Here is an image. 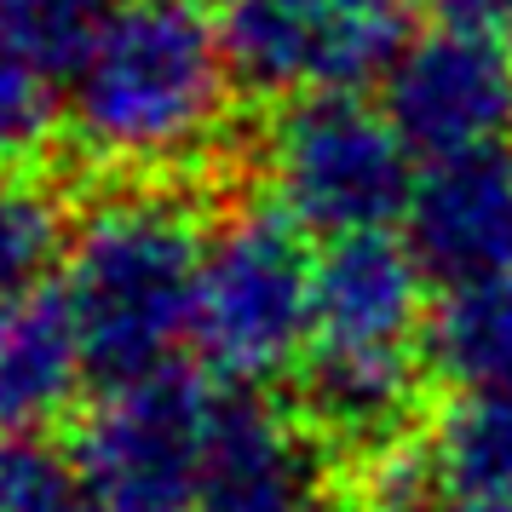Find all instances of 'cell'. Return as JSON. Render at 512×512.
<instances>
[{"label": "cell", "mask_w": 512, "mask_h": 512, "mask_svg": "<svg viewBox=\"0 0 512 512\" xmlns=\"http://www.w3.org/2000/svg\"><path fill=\"white\" fill-rule=\"evenodd\" d=\"M231 81L225 35L196 0H127L70 64V133L104 167L173 173L213 150Z\"/></svg>", "instance_id": "obj_1"}, {"label": "cell", "mask_w": 512, "mask_h": 512, "mask_svg": "<svg viewBox=\"0 0 512 512\" xmlns=\"http://www.w3.org/2000/svg\"><path fill=\"white\" fill-rule=\"evenodd\" d=\"M420 259L386 231L340 236L317 259V323L300 363L305 420L346 449H380L420 392Z\"/></svg>", "instance_id": "obj_2"}, {"label": "cell", "mask_w": 512, "mask_h": 512, "mask_svg": "<svg viewBox=\"0 0 512 512\" xmlns=\"http://www.w3.org/2000/svg\"><path fill=\"white\" fill-rule=\"evenodd\" d=\"M202 248L190 208L167 190H116L87 208L58 271L87 374L121 386L167 369V351L190 340Z\"/></svg>", "instance_id": "obj_3"}, {"label": "cell", "mask_w": 512, "mask_h": 512, "mask_svg": "<svg viewBox=\"0 0 512 512\" xmlns=\"http://www.w3.org/2000/svg\"><path fill=\"white\" fill-rule=\"evenodd\" d=\"M317 323V259L282 208L231 213L202 248L190 340L219 380L259 386L305 363Z\"/></svg>", "instance_id": "obj_4"}, {"label": "cell", "mask_w": 512, "mask_h": 512, "mask_svg": "<svg viewBox=\"0 0 512 512\" xmlns=\"http://www.w3.org/2000/svg\"><path fill=\"white\" fill-rule=\"evenodd\" d=\"M409 156L392 116L357 93H300L265 127V185L277 208L328 242L386 231V219L409 213L420 185Z\"/></svg>", "instance_id": "obj_5"}, {"label": "cell", "mask_w": 512, "mask_h": 512, "mask_svg": "<svg viewBox=\"0 0 512 512\" xmlns=\"http://www.w3.org/2000/svg\"><path fill=\"white\" fill-rule=\"evenodd\" d=\"M219 392L185 374H144L104 392L87 426L81 455L98 512H202L213 455Z\"/></svg>", "instance_id": "obj_6"}, {"label": "cell", "mask_w": 512, "mask_h": 512, "mask_svg": "<svg viewBox=\"0 0 512 512\" xmlns=\"http://www.w3.org/2000/svg\"><path fill=\"white\" fill-rule=\"evenodd\" d=\"M225 58L254 93H357L409 47L397 0H225Z\"/></svg>", "instance_id": "obj_7"}, {"label": "cell", "mask_w": 512, "mask_h": 512, "mask_svg": "<svg viewBox=\"0 0 512 512\" xmlns=\"http://www.w3.org/2000/svg\"><path fill=\"white\" fill-rule=\"evenodd\" d=\"M403 144L426 162L495 150L512 133V47L489 29L438 24L415 35L386 70L380 104Z\"/></svg>", "instance_id": "obj_8"}, {"label": "cell", "mask_w": 512, "mask_h": 512, "mask_svg": "<svg viewBox=\"0 0 512 512\" xmlns=\"http://www.w3.org/2000/svg\"><path fill=\"white\" fill-rule=\"evenodd\" d=\"M409 248L443 288L512 271V150H472L420 173L409 196Z\"/></svg>", "instance_id": "obj_9"}, {"label": "cell", "mask_w": 512, "mask_h": 512, "mask_svg": "<svg viewBox=\"0 0 512 512\" xmlns=\"http://www.w3.org/2000/svg\"><path fill=\"white\" fill-rule=\"evenodd\" d=\"M202 512H340L305 438L248 392L219 397Z\"/></svg>", "instance_id": "obj_10"}, {"label": "cell", "mask_w": 512, "mask_h": 512, "mask_svg": "<svg viewBox=\"0 0 512 512\" xmlns=\"http://www.w3.org/2000/svg\"><path fill=\"white\" fill-rule=\"evenodd\" d=\"M81 374H87V357L64 317V300H35L0 340V426L35 432L58 420L70 409Z\"/></svg>", "instance_id": "obj_11"}, {"label": "cell", "mask_w": 512, "mask_h": 512, "mask_svg": "<svg viewBox=\"0 0 512 512\" xmlns=\"http://www.w3.org/2000/svg\"><path fill=\"white\" fill-rule=\"evenodd\" d=\"M426 357L461 392L512 386V271L443 288L426 323Z\"/></svg>", "instance_id": "obj_12"}, {"label": "cell", "mask_w": 512, "mask_h": 512, "mask_svg": "<svg viewBox=\"0 0 512 512\" xmlns=\"http://www.w3.org/2000/svg\"><path fill=\"white\" fill-rule=\"evenodd\" d=\"M432 466L461 512L512 501V386H478L455 397L438 420Z\"/></svg>", "instance_id": "obj_13"}, {"label": "cell", "mask_w": 512, "mask_h": 512, "mask_svg": "<svg viewBox=\"0 0 512 512\" xmlns=\"http://www.w3.org/2000/svg\"><path fill=\"white\" fill-rule=\"evenodd\" d=\"M70 254V219L47 185L6 179L0 185V294L41 300L52 271H64Z\"/></svg>", "instance_id": "obj_14"}, {"label": "cell", "mask_w": 512, "mask_h": 512, "mask_svg": "<svg viewBox=\"0 0 512 512\" xmlns=\"http://www.w3.org/2000/svg\"><path fill=\"white\" fill-rule=\"evenodd\" d=\"M127 0H0V24L47 75H70V64L93 47V35Z\"/></svg>", "instance_id": "obj_15"}, {"label": "cell", "mask_w": 512, "mask_h": 512, "mask_svg": "<svg viewBox=\"0 0 512 512\" xmlns=\"http://www.w3.org/2000/svg\"><path fill=\"white\" fill-rule=\"evenodd\" d=\"M0 512H98L87 472L47 443L0 449Z\"/></svg>", "instance_id": "obj_16"}, {"label": "cell", "mask_w": 512, "mask_h": 512, "mask_svg": "<svg viewBox=\"0 0 512 512\" xmlns=\"http://www.w3.org/2000/svg\"><path fill=\"white\" fill-rule=\"evenodd\" d=\"M47 70L18 47V35L0 24V162H18L47 133Z\"/></svg>", "instance_id": "obj_17"}, {"label": "cell", "mask_w": 512, "mask_h": 512, "mask_svg": "<svg viewBox=\"0 0 512 512\" xmlns=\"http://www.w3.org/2000/svg\"><path fill=\"white\" fill-rule=\"evenodd\" d=\"M363 512H461V507H455V495L443 489L438 472H426L420 461L392 455V461L369 478Z\"/></svg>", "instance_id": "obj_18"}, {"label": "cell", "mask_w": 512, "mask_h": 512, "mask_svg": "<svg viewBox=\"0 0 512 512\" xmlns=\"http://www.w3.org/2000/svg\"><path fill=\"white\" fill-rule=\"evenodd\" d=\"M432 6H438V24L489 29V35L512 29V0H432Z\"/></svg>", "instance_id": "obj_19"}, {"label": "cell", "mask_w": 512, "mask_h": 512, "mask_svg": "<svg viewBox=\"0 0 512 512\" xmlns=\"http://www.w3.org/2000/svg\"><path fill=\"white\" fill-rule=\"evenodd\" d=\"M41 300H47V294H41ZM29 305H35V300H12V294H0V340H6V334H12V323H18V317H24Z\"/></svg>", "instance_id": "obj_20"}]
</instances>
